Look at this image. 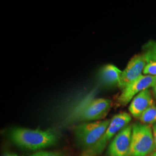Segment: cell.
Returning a JSON list of instances; mask_svg holds the SVG:
<instances>
[{
	"instance_id": "6da1fadb",
	"label": "cell",
	"mask_w": 156,
	"mask_h": 156,
	"mask_svg": "<svg viewBox=\"0 0 156 156\" xmlns=\"http://www.w3.org/2000/svg\"><path fill=\"white\" fill-rule=\"evenodd\" d=\"M10 138L15 145L27 150L38 151L55 146L58 142V135L51 129L42 130L17 127L10 132Z\"/></svg>"
},
{
	"instance_id": "7a4b0ae2",
	"label": "cell",
	"mask_w": 156,
	"mask_h": 156,
	"mask_svg": "<svg viewBox=\"0 0 156 156\" xmlns=\"http://www.w3.org/2000/svg\"><path fill=\"white\" fill-rule=\"evenodd\" d=\"M131 121V115L126 112L115 115L111 119L109 126L100 140L88 149L82 151L79 156H100L118 133L129 125Z\"/></svg>"
},
{
	"instance_id": "3957f363",
	"label": "cell",
	"mask_w": 156,
	"mask_h": 156,
	"mask_svg": "<svg viewBox=\"0 0 156 156\" xmlns=\"http://www.w3.org/2000/svg\"><path fill=\"white\" fill-rule=\"evenodd\" d=\"M111 122V119L82 123L74 130L75 138L82 151L94 145L105 133Z\"/></svg>"
},
{
	"instance_id": "277c9868",
	"label": "cell",
	"mask_w": 156,
	"mask_h": 156,
	"mask_svg": "<svg viewBox=\"0 0 156 156\" xmlns=\"http://www.w3.org/2000/svg\"><path fill=\"white\" fill-rule=\"evenodd\" d=\"M153 129L149 125L135 123L133 125L130 156H147L154 151Z\"/></svg>"
},
{
	"instance_id": "5b68a950",
	"label": "cell",
	"mask_w": 156,
	"mask_h": 156,
	"mask_svg": "<svg viewBox=\"0 0 156 156\" xmlns=\"http://www.w3.org/2000/svg\"><path fill=\"white\" fill-rule=\"evenodd\" d=\"M112 101L106 98L91 101L79 111L76 120L79 122L99 121L106 116L110 111Z\"/></svg>"
},
{
	"instance_id": "8992f818",
	"label": "cell",
	"mask_w": 156,
	"mask_h": 156,
	"mask_svg": "<svg viewBox=\"0 0 156 156\" xmlns=\"http://www.w3.org/2000/svg\"><path fill=\"white\" fill-rule=\"evenodd\" d=\"M156 83V76L141 75L140 78L123 89L117 99V102L119 105L125 106L141 91L149 89V87H152Z\"/></svg>"
},
{
	"instance_id": "52a82bcc",
	"label": "cell",
	"mask_w": 156,
	"mask_h": 156,
	"mask_svg": "<svg viewBox=\"0 0 156 156\" xmlns=\"http://www.w3.org/2000/svg\"><path fill=\"white\" fill-rule=\"evenodd\" d=\"M133 125H128L114 137L108 146V156H130Z\"/></svg>"
},
{
	"instance_id": "ba28073f",
	"label": "cell",
	"mask_w": 156,
	"mask_h": 156,
	"mask_svg": "<svg viewBox=\"0 0 156 156\" xmlns=\"http://www.w3.org/2000/svg\"><path fill=\"white\" fill-rule=\"evenodd\" d=\"M147 62L142 54L136 55L131 58L124 70L122 72L118 86L124 89L129 84L140 78L143 73Z\"/></svg>"
},
{
	"instance_id": "9c48e42d",
	"label": "cell",
	"mask_w": 156,
	"mask_h": 156,
	"mask_svg": "<svg viewBox=\"0 0 156 156\" xmlns=\"http://www.w3.org/2000/svg\"><path fill=\"white\" fill-rule=\"evenodd\" d=\"M153 105L154 102L151 91L149 89L145 90L133 99L128 110L133 117L139 119L147 109Z\"/></svg>"
},
{
	"instance_id": "30bf717a",
	"label": "cell",
	"mask_w": 156,
	"mask_h": 156,
	"mask_svg": "<svg viewBox=\"0 0 156 156\" xmlns=\"http://www.w3.org/2000/svg\"><path fill=\"white\" fill-rule=\"evenodd\" d=\"M122 72L114 65H106L101 69L99 73L100 81L107 86L119 85Z\"/></svg>"
},
{
	"instance_id": "8fae6325",
	"label": "cell",
	"mask_w": 156,
	"mask_h": 156,
	"mask_svg": "<svg viewBox=\"0 0 156 156\" xmlns=\"http://www.w3.org/2000/svg\"><path fill=\"white\" fill-rule=\"evenodd\" d=\"M143 55L147 64L151 62H156V41L150 40L142 46Z\"/></svg>"
},
{
	"instance_id": "7c38bea8",
	"label": "cell",
	"mask_w": 156,
	"mask_h": 156,
	"mask_svg": "<svg viewBox=\"0 0 156 156\" xmlns=\"http://www.w3.org/2000/svg\"><path fill=\"white\" fill-rule=\"evenodd\" d=\"M144 124H155L156 123V106L154 105L147 109L138 119Z\"/></svg>"
},
{
	"instance_id": "4fadbf2b",
	"label": "cell",
	"mask_w": 156,
	"mask_h": 156,
	"mask_svg": "<svg viewBox=\"0 0 156 156\" xmlns=\"http://www.w3.org/2000/svg\"><path fill=\"white\" fill-rule=\"evenodd\" d=\"M143 73L146 75L156 76V62L147 63L145 66Z\"/></svg>"
},
{
	"instance_id": "5bb4252c",
	"label": "cell",
	"mask_w": 156,
	"mask_h": 156,
	"mask_svg": "<svg viewBox=\"0 0 156 156\" xmlns=\"http://www.w3.org/2000/svg\"><path fill=\"white\" fill-rule=\"evenodd\" d=\"M30 156H66L62 152L58 151H37Z\"/></svg>"
},
{
	"instance_id": "9a60e30c",
	"label": "cell",
	"mask_w": 156,
	"mask_h": 156,
	"mask_svg": "<svg viewBox=\"0 0 156 156\" xmlns=\"http://www.w3.org/2000/svg\"><path fill=\"white\" fill-rule=\"evenodd\" d=\"M153 136H154V143H155V149L156 150V123L155 124L153 125ZM155 150V151H156Z\"/></svg>"
},
{
	"instance_id": "2e32d148",
	"label": "cell",
	"mask_w": 156,
	"mask_h": 156,
	"mask_svg": "<svg viewBox=\"0 0 156 156\" xmlns=\"http://www.w3.org/2000/svg\"><path fill=\"white\" fill-rule=\"evenodd\" d=\"M152 91L156 101V83L152 87Z\"/></svg>"
},
{
	"instance_id": "e0dca14e",
	"label": "cell",
	"mask_w": 156,
	"mask_h": 156,
	"mask_svg": "<svg viewBox=\"0 0 156 156\" xmlns=\"http://www.w3.org/2000/svg\"><path fill=\"white\" fill-rule=\"evenodd\" d=\"M2 156H18L15 153H6Z\"/></svg>"
},
{
	"instance_id": "ac0fdd59",
	"label": "cell",
	"mask_w": 156,
	"mask_h": 156,
	"mask_svg": "<svg viewBox=\"0 0 156 156\" xmlns=\"http://www.w3.org/2000/svg\"><path fill=\"white\" fill-rule=\"evenodd\" d=\"M149 156H156V150L154 151H153Z\"/></svg>"
}]
</instances>
